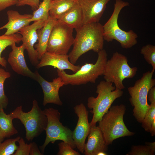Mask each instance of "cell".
Masks as SVG:
<instances>
[{"mask_svg":"<svg viewBox=\"0 0 155 155\" xmlns=\"http://www.w3.org/2000/svg\"><path fill=\"white\" fill-rule=\"evenodd\" d=\"M51 0H43L40 3L38 8L33 12L32 16L30 21L47 20L49 16V11Z\"/></svg>","mask_w":155,"mask_h":155,"instance_id":"cb8c5ba5","label":"cell"},{"mask_svg":"<svg viewBox=\"0 0 155 155\" xmlns=\"http://www.w3.org/2000/svg\"><path fill=\"white\" fill-rule=\"evenodd\" d=\"M12 51L9 53L7 61L12 69L17 74L35 80L36 76L28 67L25 60L24 52L25 47L22 44L19 46L14 43L11 46Z\"/></svg>","mask_w":155,"mask_h":155,"instance_id":"9a60e30c","label":"cell"},{"mask_svg":"<svg viewBox=\"0 0 155 155\" xmlns=\"http://www.w3.org/2000/svg\"><path fill=\"white\" fill-rule=\"evenodd\" d=\"M59 151L57 155H80L78 152L73 150L68 143L62 141L58 144Z\"/></svg>","mask_w":155,"mask_h":155,"instance_id":"f546056e","label":"cell"},{"mask_svg":"<svg viewBox=\"0 0 155 155\" xmlns=\"http://www.w3.org/2000/svg\"><path fill=\"white\" fill-rule=\"evenodd\" d=\"M46 21L34 22L32 24L22 28L19 32L22 36L21 41L27 52L30 62L34 66L36 67L39 62L37 51L34 47L38 39L37 31L44 25Z\"/></svg>","mask_w":155,"mask_h":155,"instance_id":"7c38bea8","label":"cell"},{"mask_svg":"<svg viewBox=\"0 0 155 155\" xmlns=\"http://www.w3.org/2000/svg\"><path fill=\"white\" fill-rule=\"evenodd\" d=\"M4 139L2 137L0 133V143L3 142Z\"/></svg>","mask_w":155,"mask_h":155,"instance_id":"f35d334b","label":"cell"},{"mask_svg":"<svg viewBox=\"0 0 155 155\" xmlns=\"http://www.w3.org/2000/svg\"><path fill=\"white\" fill-rule=\"evenodd\" d=\"M126 110V106L123 104L112 106L98 122V126L107 145L117 138L135 134L129 130L124 123L123 117Z\"/></svg>","mask_w":155,"mask_h":155,"instance_id":"7a4b0ae2","label":"cell"},{"mask_svg":"<svg viewBox=\"0 0 155 155\" xmlns=\"http://www.w3.org/2000/svg\"><path fill=\"white\" fill-rule=\"evenodd\" d=\"M30 155H42L43 154L40 151L37 144L33 142L30 143Z\"/></svg>","mask_w":155,"mask_h":155,"instance_id":"836d02e7","label":"cell"},{"mask_svg":"<svg viewBox=\"0 0 155 155\" xmlns=\"http://www.w3.org/2000/svg\"><path fill=\"white\" fill-rule=\"evenodd\" d=\"M83 15V24L99 22L110 0H76Z\"/></svg>","mask_w":155,"mask_h":155,"instance_id":"5bb4252c","label":"cell"},{"mask_svg":"<svg viewBox=\"0 0 155 155\" xmlns=\"http://www.w3.org/2000/svg\"><path fill=\"white\" fill-rule=\"evenodd\" d=\"M11 76L9 72L0 68V110L6 108L8 104V98L4 92V85L5 80Z\"/></svg>","mask_w":155,"mask_h":155,"instance_id":"d4e9b609","label":"cell"},{"mask_svg":"<svg viewBox=\"0 0 155 155\" xmlns=\"http://www.w3.org/2000/svg\"><path fill=\"white\" fill-rule=\"evenodd\" d=\"M154 71L152 69L144 73L133 86L128 88L130 96L129 101L133 107V115L140 123L150 106L148 102V94L150 90L155 85V80L152 78Z\"/></svg>","mask_w":155,"mask_h":155,"instance_id":"277c9868","label":"cell"},{"mask_svg":"<svg viewBox=\"0 0 155 155\" xmlns=\"http://www.w3.org/2000/svg\"><path fill=\"white\" fill-rule=\"evenodd\" d=\"M57 21L75 30L82 27L84 25L83 15L81 9L77 3L57 20Z\"/></svg>","mask_w":155,"mask_h":155,"instance_id":"ffe728a7","label":"cell"},{"mask_svg":"<svg viewBox=\"0 0 155 155\" xmlns=\"http://www.w3.org/2000/svg\"><path fill=\"white\" fill-rule=\"evenodd\" d=\"M127 57L116 52L111 58L107 60L103 75L105 80L113 83L116 88L122 90L125 87L123 84L125 79L133 78L138 70L136 67H131Z\"/></svg>","mask_w":155,"mask_h":155,"instance_id":"ba28073f","label":"cell"},{"mask_svg":"<svg viewBox=\"0 0 155 155\" xmlns=\"http://www.w3.org/2000/svg\"><path fill=\"white\" fill-rule=\"evenodd\" d=\"M98 53V58L94 64L86 63L81 66L77 72L72 74H68L64 70L57 69L58 77L61 78L65 85H80L89 82L95 83L97 79L103 75L107 60V54L105 49H103Z\"/></svg>","mask_w":155,"mask_h":155,"instance_id":"8992f818","label":"cell"},{"mask_svg":"<svg viewBox=\"0 0 155 155\" xmlns=\"http://www.w3.org/2000/svg\"><path fill=\"white\" fill-rule=\"evenodd\" d=\"M140 53L143 55L144 59L155 70V46L147 44L143 46L140 50Z\"/></svg>","mask_w":155,"mask_h":155,"instance_id":"4316f807","label":"cell"},{"mask_svg":"<svg viewBox=\"0 0 155 155\" xmlns=\"http://www.w3.org/2000/svg\"><path fill=\"white\" fill-rule=\"evenodd\" d=\"M36 76V81L40 85L43 93V105L45 106L49 103H52L62 106L63 103L59 95L60 88L65 85L59 77L53 79L52 82L46 80L36 71L34 72Z\"/></svg>","mask_w":155,"mask_h":155,"instance_id":"4fadbf2b","label":"cell"},{"mask_svg":"<svg viewBox=\"0 0 155 155\" xmlns=\"http://www.w3.org/2000/svg\"><path fill=\"white\" fill-rule=\"evenodd\" d=\"M146 145H147L150 149L151 152L154 155L155 152V142H148L145 143Z\"/></svg>","mask_w":155,"mask_h":155,"instance_id":"d590c367","label":"cell"},{"mask_svg":"<svg viewBox=\"0 0 155 155\" xmlns=\"http://www.w3.org/2000/svg\"><path fill=\"white\" fill-rule=\"evenodd\" d=\"M18 0H0V11L16 5Z\"/></svg>","mask_w":155,"mask_h":155,"instance_id":"d6a6232c","label":"cell"},{"mask_svg":"<svg viewBox=\"0 0 155 155\" xmlns=\"http://www.w3.org/2000/svg\"><path fill=\"white\" fill-rule=\"evenodd\" d=\"M57 22V20L49 16L44 25L37 31L38 42L35 46L39 60L46 52L48 42L51 32L54 26Z\"/></svg>","mask_w":155,"mask_h":155,"instance_id":"d6986e66","label":"cell"},{"mask_svg":"<svg viewBox=\"0 0 155 155\" xmlns=\"http://www.w3.org/2000/svg\"><path fill=\"white\" fill-rule=\"evenodd\" d=\"M75 30L73 47L68 55L70 61L73 64L89 51L98 53L103 49L104 40L103 25L99 22L84 24Z\"/></svg>","mask_w":155,"mask_h":155,"instance_id":"6da1fadb","label":"cell"},{"mask_svg":"<svg viewBox=\"0 0 155 155\" xmlns=\"http://www.w3.org/2000/svg\"><path fill=\"white\" fill-rule=\"evenodd\" d=\"M88 137L87 142L84 146V154L85 155H97L99 152H106L108 150V146L98 126H91Z\"/></svg>","mask_w":155,"mask_h":155,"instance_id":"e0dca14e","label":"cell"},{"mask_svg":"<svg viewBox=\"0 0 155 155\" xmlns=\"http://www.w3.org/2000/svg\"><path fill=\"white\" fill-rule=\"evenodd\" d=\"M8 22L3 26L0 27V30L6 29L4 34L10 35L19 33L24 26L29 24L30 20L32 16L31 14H21L16 11L9 10L7 11Z\"/></svg>","mask_w":155,"mask_h":155,"instance_id":"ac0fdd59","label":"cell"},{"mask_svg":"<svg viewBox=\"0 0 155 155\" xmlns=\"http://www.w3.org/2000/svg\"><path fill=\"white\" fill-rule=\"evenodd\" d=\"M129 5L128 2L123 0H115L113 13L103 26L104 40L110 42L115 40L125 49H129L135 45L137 43L138 37L133 30L126 31L121 29L118 25V18L120 11L123 8Z\"/></svg>","mask_w":155,"mask_h":155,"instance_id":"5b68a950","label":"cell"},{"mask_svg":"<svg viewBox=\"0 0 155 155\" xmlns=\"http://www.w3.org/2000/svg\"><path fill=\"white\" fill-rule=\"evenodd\" d=\"M149 132L150 133L152 136H153L155 135V120L153 122Z\"/></svg>","mask_w":155,"mask_h":155,"instance_id":"8d00e7d4","label":"cell"},{"mask_svg":"<svg viewBox=\"0 0 155 155\" xmlns=\"http://www.w3.org/2000/svg\"><path fill=\"white\" fill-rule=\"evenodd\" d=\"M20 138L19 136L15 138L7 139L0 143V155H13L18 147L16 143Z\"/></svg>","mask_w":155,"mask_h":155,"instance_id":"484cf974","label":"cell"},{"mask_svg":"<svg viewBox=\"0 0 155 155\" xmlns=\"http://www.w3.org/2000/svg\"><path fill=\"white\" fill-rule=\"evenodd\" d=\"M74 110L78 120L76 126L72 131V138L76 148L84 154L85 141L91 127L88 120L89 112L82 103L75 106Z\"/></svg>","mask_w":155,"mask_h":155,"instance_id":"8fae6325","label":"cell"},{"mask_svg":"<svg viewBox=\"0 0 155 155\" xmlns=\"http://www.w3.org/2000/svg\"><path fill=\"white\" fill-rule=\"evenodd\" d=\"M19 146L13 155H30V143H26L22 137L18 141Z\"/></svg>","mask_w":155,"mask_h":155,"instance_id":"4dcf8cb0","label":"cell"},{"mask_svg":"<svg viewBox=\"0 0 155 155\" xmlns=\"http://www.w3.org/2000/svg\"><path fill=\"white\" fill-rule=\"evenodd\" d=\"M9 114L13 119H19L24 125L26 138L28 141H32L39 136L45 130L47 125V117L35 99L33 101L32 109L28 112H24L21 105Z\"/></svg>","mask_w":155,"mask_h":155,"instance_id":"52a82bcc","label":"cell"},{"mask_svg":"<svg viewBox=\"0 0 155 155\" xmlns=\"http://www.w3.org/2000/svg\"><path fill=\"white\" fill-rule=\"evenodd\" d=\"M47 66H53L60 70L69 69L74 73L77 72L81 67L80 65L72 64L69 60L67 54H57L46 51L42 56L36 67L38 69Z\"/></svg>","mask_w":155,"mask_h":155,"instance_id":"2e32d148","label":"cell"},{"mask_svg":"<svg viewBox=\"0 0 155 155\" xmlns=\"http://www.w3.org/2000/svg\"><path fill=\"white\" fill-rule=\"evenodd\" d=\"M40 3V0H18L16 5L20 7L28 5L34 11L38 8Z\"/></svg>","mask_w":155,"mask_h":155,"instance_id":"1f68e13d","label":"cell"},{"mask_svg":"<svg viewBox=\"0 0 155 155\" xmlns=\"http://www.w3.org/2000/svg\"><path fill=\"white\" fill-rule=\"evenodd\" d=\"M13 120L9 114L5 113L3 109L0 110V133L4 139L18 133L13 125Z\"/></svg>","mask_w":155,"mask_h":155,"instance_id":"7402d4cb","label":"cell"},{"mask_svg":"<svg viewBox=\"0 0 155 155\" xmlns=\"http://www.w3.org/2000/svg\"><path fill=\"white\" fill-rule=\"evenodd\" d=\"M73 32V29L57 21L51 32L46 51L57 54H67L74 43Z\"/></svg>","mask_w":155,"mask_h":155,"instance_id":"30bf717a","label":"cell"},{"mask_svg":"<svg viewBox=\"0 0 155 155\" xmlns=\"http://www.w3.org/2000/svg\"><path fill=\"white\" fill-rule=\"evenodd\" d=\"M150 105V107L141 123L142 127L145 131L148 132L155 120V103H151Z\"/></svg>","mask_w":155,"mask_h":155,"instance_id":"83f0119b","label":"cell"},{"mask_svg":"<svg viewBox=\"0 0 155 155\" xmlns=\"http://www.w3.org/2000/svg\"><path fill=\"white\" fill-rule=\"evenodd\" d=\"M22 40V36L18 33L10 35L4 34L0 35V65L6 67L7 61L5 57H2L1 54L3 51L9 46L14 43H19Z\"/></svg>","mask_w":155,"mask_h":155,"instance_id":"603a6c76","label":"cell"},{"mask_svg":"<svg viewBox=\"0 0 155 155\" xmlns=\"http://www.w3.org/2000/svg\"><path fill=\"white\" fill-rule=\"evenodd\" d=\"M147 98L151 103H155V87L151 88L149 90Z\"/></svg>","mask_w":155,"mask_h":155,"instance_id":"e575fe53","label":"cell"},{"mask_svg":"<svg viewBox=\"0 0 155 155\" xmlns=\"http://www.w3.org/2000/svg\"><path fill=\"white\" fill-rule=\"evenodd\" d=\"M76 0H52L49 11V16L58 20L76 4Z\"/></svg>","mask_w":155,"mask_h":155,"instance_id":"44dd1931","label":"cell"},{"mask_svg":"<svg viewBox=\"0 0 155 155\" xmlns=\"http://www.w3.org/2000/svg\"><path fill=\"white\" fill-rule=\"evenodd\" d=\"M107 154L104 152H100L98 153L97 155H106Z\"/></svg>","mask_w":155,"mask_h":155,"instance_id":"74e56055","label":"cell"},{"mask_svg":"<svg viewBox=\"0 0 155 155\" xmlns=\"http://www.w3.org/2000/svg\"><path fill=\"white\" fill-rule=\"evenodd\" d=\"M96 92L98 94L96 97L91 96L88 99V107L92 109L90 112L93 115L90 123V127L96 125L114 101L122 96L123 93L122 90L116 88L112 83L105 80L100 81L97 85Z\"/></svg>","mask_w":155,"mask_h":155,"instance_id":"3957f363","label":"cell"},{"mask_svg":"<svg viewBox=\"0 0 155 155\" xmlns=\"http://www.w3.org/2000/svg\"><path fill=\"white\" fill-rule=\"evenodd\" d=\"M127 155H153L150 148L146 145H133Z\"/></svg>","mask_w":155,"mask_h":155,"instance_id":"f1b7e54d","label":"cell"},{"mask_svg":"<svg viewBox=\"0 0 155 155\" xmlns=\"http://www.w3.org/2000/svg\"><path fill=\"white\" fill-rule=\"evenodd\" d=\"M43 111L47 122L45 130L46 137L44 144L40 147L41 152L43 154L50 143L54 144L58 140L68 143L73 149L76 148L72 138V131L60 122L61 114L59 111L53 108H46Z\"/></svg>","mask_w":155,"mask_h":155,"instance_id":"9c48e42d","label":"cell"}]
</instances>
